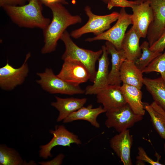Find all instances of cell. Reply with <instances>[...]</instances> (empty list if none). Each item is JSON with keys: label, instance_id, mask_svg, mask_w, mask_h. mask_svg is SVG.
I'll return each mask as SVG.
<instances>
[{"label": "cell", "instance_id": "836d02e7", "mask_svg": "<svg viewBox=\"0 0 165 165\" xmlns=\"http://www.w3.org/2000/svg\"></svg>", "mask_w": 165, "mask_h": 165}, {"label": "cell", "instance_id": "5bb4252c", "mask_svg": "<svg viewBox=\"0 0 165 165\" xmlns=\"http://www.w3.org/2000/svg\"><path fill=\"white\" fill-rule=\"evenodd\" d=\"M133 142V137L128 129L119 133L110 140L111 148L124 165H132L130 150Z\"/></svg>", "mask_w": 165, "mask_h": 165}, {"label": "cell", "instance_id": "cb8c5ba5", "mask_svg": "<svg viewBox=\"0 0 165 165\" xmlns=\"http://www.w3.org/2000/svg\"><path fill=\"white\" fill-rule=\"evenodd\" d=\"M28 164L33 165L35 163L34 162L29 163L26 162L23 160L16 150L5 145H0V165H29Z\"/></svg>", "mask_w": 165, "mask_h": 165}, {"label": "cell", "instance_id": "7c38bea8", "mask_svg": "<svg viewBox=\"0 0 165 165\" xmlns=\"http://www.w3.org/2000/svg\"><path fill=\"white\" fill-rule=\"evenodd\" d=\"M148 0L153 14L146 36L150 47L159 38L165 27V0Z\"/></svg>", "mask_w": 165, "mask_h": 165}, {"label": "cell", "instance_id": "603a6c76", "mask_svg": "<svg viewBox=\"0 0 165 165\" xmlns=\"http://www.w3.org/2000/svg\"><path fill=\"white\" fill-rule=\"evenodd\" d=\"M143 83L154 101L165 111V82L162 77L155 79L144 78Z\"/></svg>", "mask_w": 165, "mask_h": 165}, {"label": "cell", "instance_id": "1f68e13d", "mask_svg": "<svg viewBox=\"0 0 165 165\" xmlns=\"http://www.w3.org/2000/svg\"><path fill=\"white\" fill-rule=\"evenodd\" d=\"M42 4H44L46 6L49 4L54 3H59L63 5H67L68 3L66 0H39Z\"/></svg>", "mask_w": 165, "mask_h": 165}, {"label": "cell", "instance_id": "4316f807", "mask_svg": "<svg viewBox=\"0 0 165 165\" xmlns=\"http://www.w3.org/2000/svg\"><path fill=\"white\" fill-rule=\"evenodd\" d=\"M138 155L136 157L137 165H144L145 162L152 165H162L163 164L159 162V158L157 161H154L149 157L147 155L144 148L141 146L138 148Z\"/></svg>", "mask_w": 165, "mask_h": 165}, {"label": "cell", "instance_id": "83f0119b", "mask_svg": "<svg viewBox=\"0 0 165 165\" xmlns=\"http://www.w3.org/2000/svg\"><path fill=\"white\" fill-rule=\"evenodd\" d=\"M137 3V0L129 1L127 0H109L108 1V8L111 9L115 6L122 8L130 7L131 8Z\"/></svg>", "mask_w": 165, "mask_h": 165}, {"label": "cell", "instance_id": "d6a6232c", "mask_svg": "<svg viewBox=\"0 0 165 165\" xmlns=\"http://www.w3.org/2000/svg\"><path fill=\"white\" fill-rule=\"evenodd\" d=\"M164 152H165V143H164ZM164 163V164H165V157Z\"/></svg>", "mask_w": 165, "mask_h": 165}, {"label": "cell", "instance_id": "4dcf8cb0", "mask_svg": "<svg viewBox=\"0 0 165 165\" xmlns=\"http://www.w3.org/2000/svg\"><path fill=\"white\" fill-rule=\"evenodd\" d=\"M64 157V155L61 153L59 154L56 157L51 160L40 162L39 163L42 165H61Z\"/></svg>", "mask_w": 165, "mask_h": 165}, {"label": "cell", "instance_id": "52a82bcc", "mask_svg": "<svg viewBox=\"0 0 165 165\" xmlns=\"http://www.w3.org/2000/svg\"><path fill=\"white\" fill-rule=\"evenodd\" d=\"M118 18L116 23L108 30L92 38H86L85 41L89 42L105 40L112 43L116 49H122V44L128 27L132 24L131 14L127 13L124 8L120 10Z\"/></svg>", "mask_w": 165, "mask_h": 165}, {"label": "cell", "instance_id": "ba28073f", "mask_svg": "<svg viewBox=\"0 0 165 165\" xmlns=\"http://www.w3.org/2000/svg\"><path fill=\"white\" fill-rule=\"evenodd\" d=\"M31 56L28 53L25 60L20 68H15L8 61L4 66L0 68V87L6 90H11L17 86L22 84L29 72L27 61Z\"/></svg>", "mask_w": 165, "mask_h": 165}, {"label": "cell", "instance_id": "6da1fadb", "mask_svg": "<svg viewBox=\"0 0 165 165\" xmlns=\"http://www.w3.org/2000/svg\"><path fill=\"white\" fill-rule=\"evenodd\" d=\"M59 3H54L46 6L51 10L52 19L43 30L44 45L41 53L45 54L56 50L58 41L68 27L82 22L78 15H72L63 6Z\"/></svg>", "mask_w": 165, "mask_h": 165}, {"label": "cell", "instance_id": "30bf717a", "mask_svg": "<svg viewBox=\"0 0 165 165\" xmlns=\"http://www.w3.org/2000/svg\"><path fill=\"white\" fill-rule=\"evenodd\" d=\"M132 8L131 14L132 27L141 38H145L153 18L152 10L148 0H136Z\"/></svg>", "mask_w": 165, "mask_h": 165}, {"label": "cell", "instance_id": "9a60e30c", "mask_svg": "<svg viewBox=\"0 0 165 165\" xmlns=\"http://www.w3.org/2000/svg\"><path fill=\"white\" fill-rule=\"evenodd\" d=\"M103 51L101 57L98 60V68L96 77L92 85L87 86L85 90L86 95H96L100 91L108 85V66L109 64L105 45L102 46Z\"/></svg>", "mask_w": 165, "mask_h": 165}, {"label": "cell", "instance_id": "d4e9b609", "mask_svg": "<svg viewBox=\"0 0 165 165\" xmlns=\"http://www.w3.org/2000/svg\"><path fill=\"white\" fill-rule=\"evenodd\" d=\"M142 53L141 57L134 61L136 66L142 71L156 57L162 53L152 51L150 49L148 41H145L140 46Z\"/></svg>", "mask_w": 165, "mask_h": 165}, {"label": "cell", "instance_id": "5b68a950", "mask_svg": "<svg viewBox=\"0 0 165 165\" xmlns=\"http://www.w3.org/2000/svg\"><path fill=\"white\" fill-rule=\"evenodd\" d=\"M36 74L40 78L36 80L37 82L49 93L73 95L85 93V90L79 86L74 85L64 80L55 75L51 68H46L44 72Z\"/></svg>", "mask_w": 165, "mask_h": 165}, {"label": "cell", "instance_id": "484cf974", "mask_svg": "<svg viewBox=\"0 0 165 165\" xmlns=\"http://www.w3.org/2000/svg\"><path fill=\"white\" fill-rule=\"evenodd\" d=\"M156 72L165 82V51L154 59L142 71L143 73Z\"/></svg>", "mask_w": 165, "mask_h": 165}, {"label": "cell", "instance_id": "e0dca14e", "mask_svg": "<svg viewBox=\"0 0 165 165\" xmlns=\"http://www.w3.org/2000/svg\"><path fill=\"white\" fill-rule=\"evenodd\" d=\"M56 101L51 103V105L59 112L57 119L58 122L63 120L72 113L83 106L86 103V98H78L73 97L61 98L55 96Z\"/></svg>", "mask_w": 165, "mask_h": 165}, {"label": "cell", "instance_id": "ac0fdd59", "mask_svg": "<svg viewBox=\"0 0 165 165\" xmlns=\"http://www.w3.org/2000/svg\"><path fill=\"white\" fill-rule=\"evenodd\" d=\"M142 74L134 61L126 59L120 69V79L123 84L134 86L141 90L143 85Z\"/></svg>", "mask_w": 165, "mask_h": 165}, {"label": "cell", "instance_id": "8fae6325", "mask_svg": "<svg viewBox=\"0 0 165 165\" xmlns=\"http://www.w3.org/2000/svg\"><path fill=\"white\" fill-rule=\"evenodd\" d=\"M64 61L62 68L57 75L59 77L75 86H79L90 80V72L86 67L81 62L71 59Z\"/></svg>", "mask_w": 165, "mask_h": 165}, {"label": "cell", "instance_id": "f546056e", "mask_svg": "<svg viewBox=\"0 0 165 165\" xmlns=\"http://www.w3.org/2000/svg\"><path fill=\"white\" fill-rule=\"evenodd\" d=\"M29 0H0V6H21L25 4Z\"/></svg>", "mask_w": 165, "mask_h": 165}, {"label": "cell", "instance_id": "7402d4cb", "mask_svg": "<svg viewBox=\"0 0 165 165\" xmlns=\"http://www.w3.org/2000/svg\"><path fill=\"white\" fill-rule=\"evenodd\" d=\"M144 107L150 117L154 128L162 138H165V111L154 101L150 105L143 102Z\"/></svg>", "mask_w": 165, "mask_h": 165}, {"label": "cell", "instance_id": "277c9868", "mask_svg": "<svg viewBox=\"0 0 165 165\" xmlns=\"http://www.w3.org/2000/svg\"><path fill=\"white\" fill-rule=\"evenodd\" d=\"M84 10L88 17V21L81 27L71 32L70 35L74 38H78L88 33H93L95 36L100 35L111 28V24L117 20L119 15L116 12L104 15H96L89 6H86Z\"/></svg>", "mask_w": 165, "mask_h": 165}, {"label": "cell", "instance_id": "2e32d148", "mask_svg": "<svg viewBox=\"0 0 165 165\" xmlns=\"http://www.w3.org/2000/svg\"><path fill=\"white\" fill-rule=\"evenodd\" d=\"M105 45L107 53L111 56L112 67L108 74V84L121 86L120 70L122 64L127 59L126 54L123 49L117 50L108 41H106Z\"/></svg>", "mask_w": 165, "mask_h": 165}, {"label": "cell", "instance_id": "ffe728a7", "mask_svg": "<svg viewBox=\"0 0 165 165\" xmlns=\"http://www.w3.org/2000/svg\"><path fill=\"white\" fill-rule=\"evenodd\" d=\"M141 37L132 27L126 33L122 44V49L126 54L127 59L135 61L141 55L139 45Z\"/></svg>", "mask_w": 165, "mask_h": 165}, {"label": "cell", "instance_id": "4fadbf2b", "mask_svg": "<svg viewBox=\"0 0 165 165\" xmlns=\"http://www.w3.org/2000/svg\"><path fill=\"white\" fill-rule=\"evenodd\" d=\"M96 95L97 102L102 104L106 112L117 108L127 103L121 86L108 85Z\"/></svg>", "mask_w": 165, "mask_h": 165}, {"label": "cell", "instance_id": "8992f818", "mask_svg": "<svg viewBox=\"0 0 165 165\" xmlns=\"http://www.w3.org/2000/svg\"><path fill=\"white\" fill-rule=\"evenodd\" d=\"M105 113L106 127L113 128L119 133L128 129L143 119V116L135 113L127 103Z\"/></svg>", "mask_w": 165, "mask_h": 165}, {"label": "cell", "instance_id": "44dd1931", "mask_svg": "<svg viewBox=\"0 0 165 165\" xmlns=\"http://www.w3.org/2000/svg\"><path fill=\"white\" fill-rule=\"evenodd\" d=\"M121 89L124 98L133 111L142 116L145 113L143 102L142 101V92L137 87L123 84Z\"/></svg>", "mask_w": 165, "mask_h": 165}, {"label": "cell", "instance_id": "3957f363", "mask_svg": "<svg viewBox=\"0 0 165 165\" xmlns=\"http://www.w3.org/2000/svg\"><path fill=\"white\" fill-rule=\"evenodd\" d=\"M70 34L66 30L60 39L65 46V50L61 58L64 61L68 59L77 60L83 64L88 69L90 75V80L93 82L97 71L95 64L101 55V49L96 51L81 48L72 41Z\"/></svg>", "mask_w": 165, "mask_h": 165}, {"label": "cell", "instance_id": "7a4b0ae2", "mask_svg": "<svg viewBox=\"0 0 165 165\" xmlns=\"http://www.w3.org/2000/svg\"><path fill=\"white\" fill-rule=\"evenodd\" d=\"M42 4L39 0H29L28 3L23 5L5 6L2 8L18 26L43 30L51 20L43 15Z\"/></svg>", "mask_w": 165, "mask_h": 165}, {"label": "cell", "instance_id": "9c48e42d", "mask_svg": "<svg viewBox=\"0 0 165 165\" xmlns=\"http://www.w3.org/2000/svg\"><path fill=\"white\" fill-rule=\"evenodd\" d=\"M50 132L53 135V138L46 144L40 147L39 156L44 159L52 157L51 150L57 146L70 147L72 144H82L78 136L68 131L63 125L57 126L54 130H50Z\"/></svg>", "mask_w": 165, "mask_h": 165}, {"label": "cell", "instance_id": "d6986e66", "mask_svg": "<svg viewBox=\"0 0 165 165\" xmlns=\"http://www.w3.org/2000/svg\"><path fill=\"white\" fill-rule=\"evenodd\" d=\"M106 111L101 106L93 108L92 105L82 107L70 115L63 120L64 123H71L77 120H84L90 123L94 127L99 128L100 125L97 120L98 116Z\"/></svg>", "mask_w": 165, "mask_h": 165}, {"label": "cell", "instance_id": "f1b7e54d", "mask_svg": "<svg viewBox=\"0 0 165 165\" xmlns=\"http://www.w3.org/2000/svg\"><path fill=\"white\" fill-rule=\"evenodd\" d=\"M149 48L152 51L159 53L165 49V27L159 38Z\"/></svg>", "mask_w": 165, "mask_h": 165}]
</instances>
